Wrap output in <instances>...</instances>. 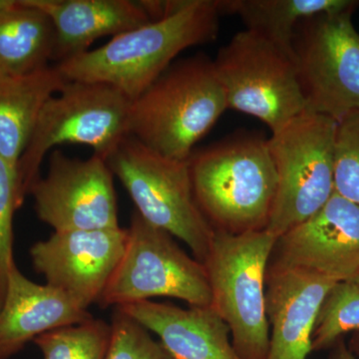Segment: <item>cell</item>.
Here are the masks:
<instances>
[{"label":"cell","mask_w":359,"mask_h":359,"mask_svg":"<svg viewBox=\"0 0 359 359\" xmlns=\"http://www.w3.org/2000/svg\"><path fill=\"white\" fill-rule=\"evenodd\" d=\"M131 104L119 90L97 82L69 81L52 96L16 167L20 205L40 177L45 156L56 146L82 144L107 161L128 136Z\"/></svg>","instance_id":"obj_5"},{"label":"cell","mask_w":359,"mask_h":359,"mask_svg":"<svg viewBox=\"0 0 359 359\" xmlns=\"http://www.w3.org/2000/svg\"><path fill=\"white\" fill-rule=\"evenodd\" d=\"M68 82L57 65L0 80V156L15 171L45 104Z\"/></svg>","instance_id":"obj_18"},{"label":"cell","mask_w":359,"mask_h":359,"mask_svg":"<svg viewBox=\"0 0 359 359\" xmlns=\"http://www.w3.org/2000/svg\"><path fill=\"white\" fill-rule=\"evenodd\" d=\"M354 351H351V353H355L359 356V339L356 341L355 346H354Z\"/></svg>","instance_id":"obj_27"},{"label":"cell","mask_w":359,"mask_h":359,"mask_svg":"<svg viewBox=\"0 0 359 359\" xmlns=\"http://www.w3.org/2000/svg\"><path fill=\"white\" fill-rule=\"evenodd\" d=\"M126 249L99 301L102 309L167 297L189 306H211L204 264L184 252L167 231L132 214Z\"/></svg>","instance_id":"obj_9"},{"label":"cell","mask_w":359,"mask_h":359,"mask_svg":"<svg viewBox=\"0 0 359 359\" xmlns=\"http://www.w3.org/2000/svg\"><path fill=\"white\" fill-rule=\"evenodd\" d=\"M127 229L54 231L30 249L33 266L82 309L98 304L126 249Z\"/></svg>","instance_id":"obj_12"},{"label":"cell","mask_w":359,"mask_h":359,"mask_svg":"<svg viewBox=\"0 0 359 359\" xmlns=\"http://www.w3.org/2000/svg\"><path fill=\"white\" fill-rule=\"evenodd\" d=\"M276 241L266 229L241 235L215 231L204 262L211 306L230 328L242 359L268 358L266 280Z\"/></svg>","instance_id":"obj_4"},{"label":"cell","mask_w":359,"mask_h":359,"mask_svg":"<svg viewBox=\"0 0 359 359\" xmlns=\"http://www.w3.org/2000/svg\"><path fill=\"white\" fill-rule=\"evenodd\" d=\"M55 32L50 18L27 0H0V72L20 76L49 66Z\"/></svg>","instance_id":"obj_19"},{"label":"cell","mask_w":359,"mask_h":359,"mask_svg":"<svg viewBox=\"0 0 359 359\" xmlns=\"http://www.w3.org/2000/svg\"><path fill=\"white\" fill-rule=\"evenodd\" d=\"M189 167L196 202L214 231L266 230L276 193L268 139L235 135L193 152Z\"/></svg>","instance_id":"obj_2"},{"label":"cell","mask_w":359,"mask_h":359,"mask_svg":"<svg viewBox=\"0 0 359 359\" xmlns=\"http://www.w3.org/2000/svg\"><path fill=\"white\" fill-rule=\"evenodd\" d=\"M92 318L88 309L50 285L32 282L15 264L0 311V359L13 358L45 332Z\"/></svg>","instance_id":"obj_16"},{"label":"cell","mask_w":359,"mask_h":359,"mask_svg":"<svg viewBox=\"0 0 359 359\" xmlns=\"http://www.w3.org/2000/svg\"><path fill=\"white\" fill-rule=\"evenodd\" d=\"M334 280L269 264L266 280L269 346L266 359H308L321 304Z\"/></svg>","instance_id":"obj_14"},{"label":"cell","mask_w":359,"mask_h":359,"mask_svg":"<svg viewBox=\"0 0 359 359\" xmlns=\"http://www.w3.org/2000/svg\"><path fill=\"white\" fill-rule=\"evenodd\" d=\"M335 359H358L356 356L351 353V349L346 348L344 344H340L337 351V358Z\"/></svg>","instance_id":"obj_26"},{"label":"cell","mask_w":359,"mask_h":359,"mask_svg":"<svg viewBox=\"0 0 359 359\" xmlns=\"http://www.w3.org/2000/svg\"><path fill=\"white\" fill-rule=\"evenodd\" d=\"M16 171L0 156V311L6 301L13 257V217L20 208Z\"/></svg>","instance_id":"obj_25"},{"label":"cell","mask_w":359,"mask_h":359,"mask_svg":"<svg viewBox=\"0 0 359 359\" xmlns=\"http://www.w3.org/2000/svg\"><path fill=\"white\" fill-rule=\"evenodd\" d=\"M353 330H359V278L337 283L328 292L316 318L313 351L327 349Z\"/></svg>","instance_id":"obj_22"},{"label":"cell","mask_w":359,"mask_h":359,"mask_svg":"<svg viewBox=\"0 0 359 359\" xmlns=\"http://www.w3.org/2000/svg\"><path fill=\"white\" fill-rule=\"evenodd\" d=\"M7 77L6 75H4V73L0 72V80L4 79V78Z\"/></svg>","instance_id":"obj_28"},{"label":"cell","mask_w":359,"mask_h":359,"mask_svg":"<svg viewBox=\"0 0 359 359\" xmlns=\"http://www.w3.org/2000/svg\"><path fill=\"white\" fill-rule=\"evenodd\" d=\"M337 128L332 118L306 110L268 139L276 193L266 230L276 238L320 211L334 192Z\"/></svg>","instance_id":"obj_7"},{"label":"cell","mask_w":359,"mask_h":359,"mask_svg":"<svg viewBox=\"0 0 359 359\" xmlns=\"http://www.w3.org/2000/svg\"><path fill=\"white\" fill-rule=\"evenodd\" d=\"M219 16L218 0L168 1L159 20L56 65L68 81L110 85L134 101L182 51L216 40Z\"/></svg>","instance_id":"obj_1"},{"label":"cell","mask_w":359,"mask_h":359,"mask_svg":"<svg viewBox=\"0 0 359 359\" xmlns=\"http://www.w3.org/2000/svg\"><path fill=\"white\" fill-rule=\"evenodd\" d=\"M334 192L359 205V111L337 122Z\"/></svg>","instance_id":"obj_23"},{"label":"cell","mask_w":359,"mask_h":359,"mask_svg":"<svg viewBox=\"0 0 359 359\" xmlns=\"http://www.w3.org/2000/svg\"><path fill=\"white\" fill-rule=\"evenodd\" d=\"M111 325L92 318L80 325L56 328L33 342L43 359H105L109 348Z\"/></svg>","instance_id":"obj_21"},{"label":"cell","mask_w":359,"mask_h":359,"mask_svg":"<svg viewBox=\"0 0 359 359\" xmlns=\"http://www.w3.org/2000/svg\"><path fill=\"white\" fill-rule=\"evenodd\" d=\"M106 162L142 218L185 243L204 264L215 231L196 202L189 160L160 154L128 135Z\"/></svg>","instance_id":"obj_6"},{"label":"cell","mask_w":359,"mask_h":359,"mask_svg":"<svg viewBox=\"0 0 359 359\" xmlns=\"http://www.w3.org/2000/svg\"><path fill=\"white\" fill-rule=\"evenodd\" d=\"M105 359H172L150 332L116 308L111 323L109 348Z\"/></svg>","instance_id":"obj_24"},{"label":"cell","mask_w":359,"mask_h":359,"mask_svg":"<svg viewBox=\"0 0 359 359\" xmlns=\"http://www.w3.org/2000/svg\"><path fill=\"white\" fill-rule=\"evenodd\" d=\"M273 263L335 283L359 278V205L337 193L278 238Z\"/></svg>","instance_id":"obj_13"},{"label":"cell","mask_w":359,"mask_h":359,"mask_svg":"<svg viewBox=\"0 0 359 359\" xmlns=\"http://www.w3.org/2000/svg\"><path fill=\"white\" fill-rule=\"evenodd\" d=\"M212 61L228 108L257 118L271 133L306 111L292 56L257 33L233 35Z\"/></svg>","instance_id":"obj_8"},{"label":"cell","mask_w":359,"mask_h":359,"mask_svg":"<svg viewBox=\"0 0 359 359\" xmlns=\"http://www.w3.org/2000/svg\"><path fill=\"white\" fill-rule=\"evenodd\" d=\"M221 15L238 16L250 32L292 56L295 27L318 14L356 9L355 0H218Z\"/></svg>","instance_id":"obj_20"},{"label":"cell","mask_w":359,"mask_h":359,"mask_svg":"<svg viewBox=\"0 0 359 359\" xmlns=\"http://www.w3.org/2000/svg\"><path fill=\"white\" fill-rule=\"evenodd\" d=\"M226 109L214 61L197 54L174 62L132 101L128 135L160 154L189 160Z\"/></svg>","instance_id":"obj_3"},{"label":"cell","mask_w":359,"mask_h":359,"mask_svg":"<svg viewBox=\"0 0 359 359\" xmlns=\"http://www.w3.org/2000/svg\"><path fill=\"white\" fill-rule=\"evenodd\" d=\"M355 9L318 14L295 27L292 59L306 110L339 122L359 111Z\"/></svg>","instance_id":"obj_10"},{"label":"cell","mask_w":359,"mask_h":359,"mask_svg":"<svg viewBox=\"0 0 359 359\" xmlns=\"http://www.w3.org/2000/svg\"><path fill=\"white\" fill-rule=\"evenodd\" d=\"M48 15L55 32L53 60L88 51L104 36L115 37L153 21L144 1L132 0H27ZM57 63V65H58Z\"/></svg>","instance_id":"obj_17"},{"label":"cell","mask_w":359,"mask_h":359,"mask_svg":"<svg viewBox=\"0 0 359 359\" xmlns=\"http://www.w3.org/2000/svg\"><path fill=\"white\" fill-rule=\"evenodd\" d=\"M29 194L40 221L55 231L119 228L114 175L103 158H69L54 150L48 173Z\"/></svg>","instance_id":"obj_11"},{"label":"cell","mask_w":359,"mask_h":359,"mask_svg":"<svg viewBox=\"0 0 359 359\" xmlns=\"http://www.w3.org/2000/svg\"><path fill=\"white\" fill-rule=\"evenodd\" d=\"M159 337L172 359H242L228 325L212 306L182 309L152 301L118 306Z\"/></svg>","instance_id":"obj_15"}]
</instances>
